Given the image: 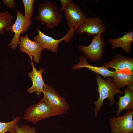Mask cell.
Wrapping results in <instances>:
<instances>
[{"instance_id": "cell-1", "label": "cell", "mask_w": 133, "mask_h": 133, "mask_svg": "<svg viewBox=\"0 0 133 133\" xmlns=\"http://www.w3.org/2000/svg\"><path fill=\"white\" fill-rule=\"evenodd\" d=\"M96 79L98 85L97 92L99 97L97 100L93 103L95 105L93 109L95 112L94 118L97 116L98 113L102 106L105 99H109L111 105L116 103L114 99L115 95L124 93V91L121 90L115 85L112 79L110 77H108L105 80L102 79L100 75L97 74Z\"/></svg>"}, {"instance_id": "cell-2", "label": "cell", "mask_w": 133, "mask_h": 133, "mask_svg": "<svg viewBox=\"0 0 133 133\" xmlns=\"http://www.w3.org/2000/svg\"><path fill=\"white\" fill-rule=\"evenodd\" d=\"M37 8L39 14L36 19L48 28L53 29L61 22L62 15L54 3L46 1L38 5Z\"/></svg>"}, {"instance_id": "cell-3", "label": "cell", "mask_w": 133, "mask_h": 133, "mask_svg": "<svg viewBox=\"0 0 133 133\" xmlns=\"http://www.w3.org/2000/svg\"><path fill=\"white\" fill-rule=\"evenodd\" d=\"M43 92L44 95L42 100L57 115H62L68 111V103L51 86L45 84Z\"/></svg>"}, {"instance_id": "cell-4", "label": "cell", "mask_w": 133, "mask_h": 133, "mask_svg": "<svg viewBox=\"0 0 133 133\" xmlns=\"http://www.w3.org/2000/svg\"><path fill=\"white\" fill-rule=\"evenodd\" d=\"M57 116L42 99L37 103L30 106L25 110L24 120L35 124L39 121L50 117Z\"/></svg>"}, {"instance_id": "cell-5", "label": "cell", "mask_w": 133, "mask_h": 133, "mask_svg": "<svg viewBox=\"0 0 133 133\" xmlns=\"http://www.w3.org/2000/svg\"><path fill=\"white\" fill-rule=\"evenodd\" d=\"M36 29L38 33L34 37V41L39 43L43 49H47L55 53H57L59 43L63 41L68 43L73 38V34L75 31L74 28H70L64 36L60 39H56L44 34L38 27L36 28Z\"/></svg>"}, {"instance_id": "cell-6", "label": "cell", "mask_w": 133, "mask_h": 133, "mask_svg": "<svg viewBox=\"0 0 133 133\" xmlns=\"http://www.w3.org/2000/svg\"><path fill=\"white\" fill-rule=\"evenodd\" d=\"M91 43L85 46L81 45L78 46L79 50L90 61L95 62L101 60L104 53L103 48L105 46V41L101 35L93 36Z\"/></svg>"}, {"instance_id": "cell-7", "label": "cell", "mask_w": 133, "mask_h": 133, "mask_svg": "<svg viewBox=\"0 0 133 133\" xmlns=\"http://www.w3.org/2000/svg\"><path fill=\"white\" fill-rule=\"evenodd\" d=\"M32 23V19L28 18L21 12H17V17L15 23L11 26L10 30L14 33V36L8 46L15 50L20 43V38L21 34H23L29 29V27Z\"/></svg>"}, {"instance_id": "cell-8", "label": "cell", "mask_w": 133, "mask_h": 133, "mask_svg": "<svg viewBox=\"0 0 133 133\" xmlns=\"http://www.w3.org/2000/svg\"><path fill=\"white\" fill-rule=\"evenodd\" d=\"M107 27L101 19L98 17H86L83 22L77 28L79 35L86 33L90 36L101 35L105 31Z\"/></svg>"}, {"instance_id": "cell-9", "label": "cell", "mask_w": 133, "mask_h": 133, "mask_svg": "<svg viewBox=\"0 0 133 133\" xmlns=\"http://www.w3.org/2000/svg\"><path fill=\"white\" fill-rule=\"evenodd\" d=\"M133 110L128 111L123 116L114 117L109 120L112 133H133Z\"/></svg>"}, {"instance_id": "cell-10", "label": "cell", "mask_w": 133, "mask_h": 133, "mask_svg": "<svg viewBox=\"0 0 133 133\" xmlns=\"http://www.w3.org/2000/svg\"><path fill=\"white\" fill-rule=\"evenodd\" d=\"M64 12L67 25L69 28H74L75 31L87 17L80 7L73 1L66 7Z\"/></svg>"}, {"instance_id": "cell-11", "label": "cell", "mask_w": 133, "mask_h": 133, "mask_svg": "<svg viewBox=\"0 0 133 133\" xmlns=\"http://www.w3.org/2000/svg\"><path fill=\"white\" fill-rule=\"evenodd\" d=\"M19 47L20 50L28 54L31 59L36 63L39 61L41 52L43 49L40 44L30 39L27 34L24 36H20Z\"/></svg>"}, {"instance_id": "cell-12", "label": "cell", "mask_w": 133, "mask_h": 133, "mask_svg": "<svg viewBox=\"0 0 133 133\" xmlns=\"http://www.w3.org/2000/svg\"><path fill=\"white\" fill-rule=\"evenodd\" d=\"M103 66L115 71H127L133 75V59L117 53L111 60L104 62Z\"/></svg>"}, {"instance_id": "cell-13", "label": "cell", "mask_w": 133, "mask_h": 133, "mask_svg": "<svg viewBox=\"0 0 133 133\" xmlns=\"http://www.w3.org/2000/svg\"><path fill=\"white\" fill-rule=\"evenodd\" d=\"M31 60V64L33 70L28 73V76L32 81V85L31 87L28 88L27 92L31 94L35 92L37 96L39 97L41 93L43 92V87L45 84L42 77V74L45 70L42 68H40L39 70H37L34 66L32 59Z\"/></svg>"}, {"instance_id": "cell-14", "label": "cell", "mask_w": 133, "mask_h": 133, "mask_svg": "<svg viewBox=\"0 0 133 133\" xmlns=\"http://www.w3.org/2000/svg\"><path fill=\"white\" fill-rule=\"evenodd\" d=\"M79 62L74 65L72 67V69L75 70L78 68L85 67L96 73L97 74L101 75L104 78L113 77L114 71H111L105 67L97 66L92 65L88 62L86 57L83 55L81 56L79 58Z\"/></svg>"}, {"instance_id": "cell-15", "label": "cell", "mask_w": 133, "mask_h": 133, "mask_svg": "<svg viewBox=\"0 0 133 133\" xmlns=\"http://www.w3.org/2000/svg\"><path fill=\"white\" fill-rule=\"evenodd\" d=\"M124 95L119 97L117 104L118 109L116 111L117 116H118L124 110L128 111L133 110V84L127 87L124 89Z\"/></svg>"}, {"instance_id": "cell-16", "label": "cell", "mask_w": 133, "mask_h": 133, "mask_svg": "<svg viewBox=\"0 0 133 133\" xmlns=\"http://www.w3.org/2000/svg\"><path fill=\"white\" fill-rule=\"evenodd\" d=\"M108 41L111 43V49L120 48L128 54H130L131 45L133 41V31L126 33L122 37L118 38H109Z\"/></svg>"}, {"instance_id": "cell-17", "label": "cell", "mask_w": 133, "mask_h": 133, "mask_svg": "<svg viewBox=\"0 0 133 133\" xmlns=\"http://www.w3.org/2000/svg\"><path fill=\"white\" fill-rule=\"evenodd\" d=\"M112 79L115 85L119 89L133 84V75L127 71H114Z\"/></svg>"}, {"instance_id": "cell-18", "label": "cell", "mask_w": 133, "mask_h": 133, "mask_svg": "<svg viewBox=\"0 0 133 133\" xmlns=\"http://www.w3.org/2000/svg\"><path fill=\"white\" fill-rule=\"evenodd\" d=\"M13 16L8 11L0 12V34L4 33L10 30Z\"/></svg>"}, {"instance_id": "cell-19", "label": "cell", "mask_w": 133, "mask_h": 133, "mask_svg": "<svg viewBox=\"0 0 133 133\" xmlns=\"http://www.w3.org/2000/svg\"><path fill=\"white\" fill-rule=\"evenodd\" d=\"M21 120V117L18 116L9 122L6 123L0 122V133L15 132L16 127L18 125V122Z\"/></svg>"}, {"instance_id": "cell-20", "label": "cell", "mask_w": 133, "mask_h": 133, "mask_svg": "<svg viewBox=\"0 0 133 133\" xmlns=\"http://www.w3.org/2000/svg\"><path fill=\"white\" fill-rule=\"evenodd\" d=\"M35 0H23L25 14L24 15L26 17L32 19L33 10V5Z\"/></svg>"}, {"instance_id": "cell-21", "label": "cell", "mask_w": 133, "mask_h": 133, "mask_svg": "<svg viewBox=\"0 0 133 133\" xmlns=\"http://www.w3.org/2000/svg\"><path fill=\"white\" fill-rule=\"evenodd\" d=\"M16 133H40L37 132L36 129L34 127H31L27 125H21L20 127L18 124L15 129Z\"/></svg>"}, {"instance_id": "cell-22", "label": "cell", "mask_w": 133, "mask_h": 133, "mask_svg": "<svg viewBox=\"0 0 133 133\" xmlns=\"http://www.w3.org/2000/svg\"><path fill=\"white\" fill-rule=\"evenodd\" d=\"M4 4L9 8H12L16 6V4L14 0H2Z\"/></svg>"}, {"instance_id": "cell-23", "label": "cell", "mask_w": 133, "mask_h": 133, "mask_svg": "<svg viewBox=\"0 0 133 133\" xmlns=\"http://www.w3.org/2000/svg\"><path fill=\"white\" fill-rule=\"evenodd\" d=\"M60 1L62 5L59 10L61 12H64L66 7L72 1L71 0H60Z\"/></svg>"}, {"instance_id": "cell-24", "label": "cell", "mask_w": 133, "mask_h": 133, "mask_svg": "<svg viewBox=\"0 0 133 133\" xmlns=\"http://www.w3.org/2000/svg\"><path fill=\"white\" fill-rule=\"evenodd\" d=\"M10 133H15V132H12Z\"/></svg>"}]
</instances>
